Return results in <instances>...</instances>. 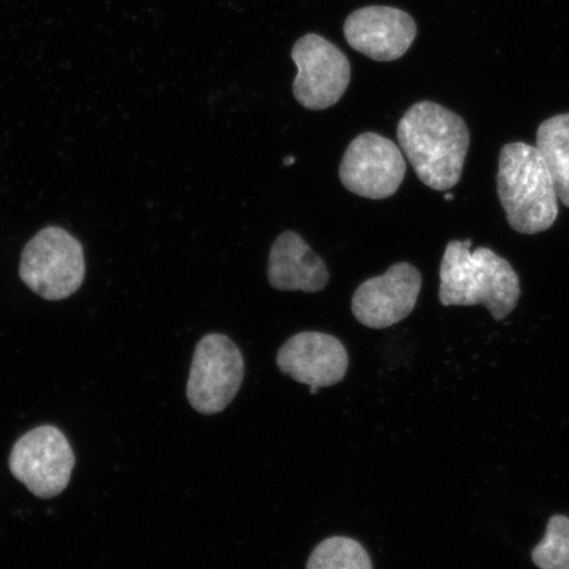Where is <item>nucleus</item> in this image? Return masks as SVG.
Segmentation results:
<instances>
[{
    "instance_id": "f257e3e1",
    "label": "nucleus",
    "mask_w": 569,
    "mask_h": 569,
    "mask_svg": "<svg viewBox=\"0 0 569 569\" xmlns=\"http://www.w3.org/2000/svg\"><path fill=\"white\" fill-rule=\"evenodd\" d=\"M397 138L426 187L438 191L457 187L471 142L458 113L430 101L418 102L398 124Z\"/></svg>"
},
{
    "instance_id": "f03ea898",
    "label": "nucleus",
    "mask_w": 569,
    "mask_h": 569,
    "mask_svg": "<svg viewBox=\"0 0 569 569\" xmlns=\"http://www.w3.org/2000/svg\"><path fill=\"white\" fill-rule=\"evenodd\" d=\"M472 241L448 243L440 266L439 301L445 306L483 305L496 320L517 308L521 287L508 260Z\"/></svg>"
},
{
    "instance_id": "7ed1b4c3",
    "label": "nucleus",
    "mask_w": 569,
    "mask_h": 569,
    "mask_svg": "<svg viewBox=\"0 0 569 569\" xmlns=\"http://www.w3.org/2000/svg\"><path fill=\"white\" fill-rule=\"evenodd\" d=\"M497 193L511 229L519 233L543 232L557 222V189L537 147L510 142L501 149Z\"/></svg>"
},
{
    "instance_id": "20e7f679",
    "label": "nucleus",
    "mask_w": 569,
    "mask_h": 569,
    "mask_svg": "<svg viewBox=\"0 0 569 569\" xmlns=\"http://www.w3.org/2000/svg\"><path fill=\"white\" fill-rule=\"evenodd\" d=\"M84 269L80 241L59 227H48L26 246L20 277L36 295L59 301L81 288Z\"/></svg>"
},
{
    "instance_id": "39448f33",
    "label": "nucleus",
    "mask_w": 569,
    "mask_h": 569,
    "mask_svg": "<svg viewBox=\"0 0 569 569\" xmlns=\"http://www.w3.org/2000/svg\"><path fill=\"white\" fill-rule=\"evenodd\" d=\"M244 359L239 347L222 333L198 341L187 387L191 408L204 416L223 411L240 390Z\"/></svg>"
},
{
    "instance_id": "423d86ee",
    "label": "nucleus",
    "mask_w": 569,
    "mask_h": 569,
    "mask_svg": "<svg viewBox=\"0 0 569 569\" xmlns=\"http://www.w3.org/2000/svg\"><path fill=\"white\" fill-rule=\"evenodd\" d=\"M74 462L67 437L47 425L18 440L11 451L10 469L34 496L53 498L67 489Z\"/></svg>"
},
{
    "instance_id": "0eeeda50",
    "label": "nucleus",
    "mask_w": 569,
    "mask_h": 569,
    "mask_svg": "<svg viewBox=\"0 0 569 569\" xmlns=\"http://www.w3.org/2000/svg\"><path fill=\"white\" fill-rule=\"evenodd\" d=\"M298 74L293 92L308 110H326L337 104L351 81V63L340 49L322 36L309 33L291 51Z\"/></svg>"
},
{
    "instance_id": "6e6552de",
    "label": "nucleus",
    "mask_w": 569,
    "mask_h": 569,
    "mask_svg": "<svg viewBox=\"0 0 569 569\" xmlns=\"http://www.w3.org/2000/svg\"><path fill=\"white\" fill-rule=\"evenodd\" d=\"M405 174L407 161L401 149L375 132L361 133L348 146L339 169L345 188L369 199H386L396 194Z\"/></svg>"
},
{
    "instance_id": "1a4fd4ad",
    "label": "nucleus",
    "mask_w": 569,
    "mask_h": 569,
    "mask_svg": "<svg viewBox=\"0 0 569 569\" xmlns=\"http://www.w3.org/2000/svg\"><path fill=\"white\" fill-rule=\"evenodd\" d=\"M421 289L419 270L409 262H397L386 274L372 277L356 289L353 316L369 329H387L411 315Z\"/></svg>"
},
{
    "instance_id": "9d476101",
    "label": "nucleus",
    "mask_w": 569,
    "mask_h": 569,
    "mask_svg": "<svg viewBox=\"0 0 569 569\" xmlns=\"http://www.w3.org/2000/svg\"><path fill=\"white\" fill-rule=\"evenodd\" d=\"M345 36L355 51L389 62L409 51L417 38V24L409 13L395 7L369 6L348 17Z\"/></svg>"
},
{
    "instance_id": "9b49d317",
    "label": "nucleus",
    "mask_w": 569,
    "mask_h": 569,
    "mask_svg": "<svg viewBox=\"0 0 569 569\" xmlns=\"http://www.w3.org/2000/svg\"><path fill=\"white\" fill-rule=\"evenodd\" d=\"M348 365L343 343L323 332L297 333L277 353V366L282 373L316 388L332 387L343 380Z\"/></svg>"
},
{
    "instance_id": "f8f14e48",
    "label": "nucleus",
    "mask_w": 569,
    "mask_h": 569,
    "mask_svg": "<svg viewBox=\"0 0 569 569\" xmlns=\"http://www.w3.org/2000/svg\"><path fill=\"white\" fill-rule=\"evenodd\" d=\"M268 280L277 290L317 293L327 287L330 273L323 259L312 251L301 234L287 231L270 249Z\"/></svg>"
},
{
    "instance_id": "ddd939ff",
    "label": "nucleus",
    "mask_w": 569,
    "mask_h": 569,
    "mask_svg": "<svg viewBox=\"0 0 569 569\" xmlns=\"http://www.w3.org/2000/svg\"><path fill=\"white\" fill-rule=\"evenodd\" d=\"M537 149L561 203L569 208V113L547 119L537 132Z\"/></svg>"
},
{
    "instance_id": "4468645a",
    "label": "nucleus",
    "mask_w": 569,
    "mask_h": 569,
    "mask_svg": "<svg viewBox=\"0 0 569 569\" xmlns=\"http://www.w3.org/2000/svg\"><path fill=\"white\" fill-rule=\"evenodd\" d=\"M306 569H373L372 560L358 540L331 537L311 552Z\"/></svg>"
},
{
    "instance_id": "2eb2a0df",
    "label": "nucleus",
    "mask_w": 569,
    "mask_h": 569,
    "mask_svg": "<svg viewBox=\"0 0 569 569\" xmlns=\"http://www.w3.org/2000/svg\"><path fill=\"white\" fill-rule=\"evenodd\" d=\"M531 558L540 569H569V518L550 519L546 536L532 550Z\"/></svg>"
},
{
    "instance_id": "dca6fc26",
    "label": "nucleus",
    "mask_w": 569,
    "mask_h": 569,
    "mask_svg": "<svg viewBox=\"0 0 569 569\" xmlns=\"http://www.w3.org/2000/svg\"><path fill=\"white\" fill-rule=\"evenodd\" d=\"M452 198H453V196H452V194H447V196H446V199H452Z\"/></svg>"
}]
</instances>
